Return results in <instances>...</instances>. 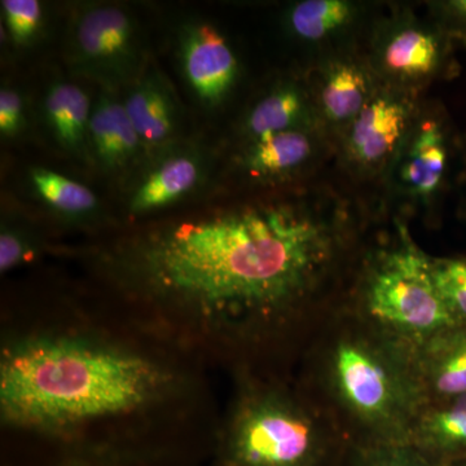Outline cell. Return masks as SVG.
Here are the masks:
<instances>
[{"label": "cell", "mask_w": 466, "mask_h": 466, "mask_svg": "<svg viewBox=\"0 0 466 466\" xmlns=\"http://www.w3.org/2000/svg\"><path fill=\"white\" fill-rule=\"evenodd\" d=\"M332 227L289 207H248L137 233L104 260L119 287L233 350L299 352L341 300L327 283Z\"/></svg>", "instance_id": "cell-1"}, {"label": "cell", "mask_w": 466, "mask_h": 466, "mask_svg": "<svg viewBox=\"0 0 466 466\" xmlns=\"http://www.w3.org/2000/svg\"><path fill=\"white\" fill-rule=\"evenodd\" d=\"M174 373L125 346L76 333L27 334L0 355V419L18 431L75 438L139 415L171 394Z\"/></svg>", "instance_id": "cell-2"}, {"label": "cell", "mask_w": 466, "mask_h": 466, "mask_svg": "<svg viewBox=\"0 0 466 466\" xmlns=\"http://www.w3.org/2000/svg\"><path fill=\"white\" fill-rule=\"evenodd\" d=\"M297 380L350 446L410 443L426 404L412 349L343 305L300 351Z\"/></svg>", "instance_id": "cell-3"}, {"label": "cell", "mask_w": 466, "mask_h": 466, "mask_svg": "<svg viewBox=\"0 0 466 466\" xmlns=\"http://www.w3.org/2000/svg\"><path fill=\"white\" fill-rule=\"evenodd\" d=\"M348 441L299 380L242 376L216 466H341Z\"/></svg>", "instance_id": "cell-4"}, {"label": "cell", "mask_w": 466, "mask_h": 466, "mask_svg": "<svg viewBox=\"0 0 466 466\" xmlns=\"http://www.w3.org/2000/svg\"><path fill=\"white\" fill-rule=\"evenodd\" d=\"M345 305L412 350L458 324L435 285L431 257L406 236L394 247L375 253Z\"/></svg>", "instance_id": "cell-5"}, {"label": "cell", "mask_w": 466, "mask_h": 466, "mask_svg": "<svg viewBox=\"0 0 466 466\" xmlns=\"http://www.w3.org/2000/svg\"><path fill=\"white\" fill-rule=\"evenodd\" d=\"M69 54L78 75L100 88L118 91L137 78L144 66L137 23L127 9L112 3L85 5L73 17Z\"/></svg>", "instance_id": "cell-6"}, {"label": "cell", "mask_w": 466, "mask_h": 466, "mask_svg": "<svg viewBox=\"0 0 466 466\" xmlns=\"http://www.w3.org/2000/svg\"><path fill=\"white\" fill-rule=\"evenodd\" d=\"M179 57L187 84L204 106H216L226 99L238 66L223 34L208 24H189L180 34Z\"/></svg>", "instance_id": "cell-7"}, {"label": "cell", "mask_w": 466, "mask_h": 466, "mask_svg": "<svg viewBox=\"0 0 466 466\" xmlns=\"http://www.w3.org/2000/svg\"><path fill=\"white\" fill-rule=\"evenodd\" d=\"M125 108L142 140L146 158H153L175 146L179 130V104L162 73L144 63L137 78L126 87Z\"/></svg>", "instance_id": "cell-8"}, {"label": "cell", "mask_w": 466, "mask_h": 466, "mask_svg": "<svg viewBox=\"0 0 466 466\" xmlns=\"http://www.w3.org/2000/svg\"><path fill=\"white\" fill-rule=\"evenodd\" d=\"M205 162L200 150L174 147L152 159L127 200L131 216H146L183 200L201 186Z\"/></svg>", "instance_id": "cell-9"}, {"label": "cell", "mask_w": 466, "mask_h": 466, "mask_svg": "<svg viewBox=\"0 0 466 466\" xmlns=\"http://www.w3.org/2000/svg\"><path fill=\"white\" fill-rule=\"evenodd\" d=\"M92 165L108 175L124 174L146 158L142 140L118 91L101 88L90 119Z\"/></svg>", "instance_id": "cell-10"}, {"label": "cell", "mask_w": 466, "mask_h": 466, "mask_svg": "<svg viewBox=\"0 0 466 466\" xmlns=\"http://www.w3.org/2000/svg\"><path fill=\"white\" fill-rule=\"evenodd\" d=\"M426 403L466 395V324H453L412 350Z\"/></svg>", "instance_id": "cell-11"}, {"label": "cell", "mask_w": 466, "mask_h": 466, "mask_svg": "<svg viewBox=\"0 0 466 466\" xmlns=\"http://www.w3.org/2000/svg\"><path fill=\"white\" fill-rule=\"evenodd\" d=\"M410 444L435 466L464 458L466 395L426 403L413 425Z\"/></svg>", "instance_id": "cell-12"}, {"label": "cell", "mask_w": 466, "mask_h": 466, "mask_svg": "<svg viewBox=\"0 0 466 466\" xmlns=\"http://www.w3.org/2000/svg\"><path fill=\"white\" fill-rule=\"evenodd\" d=\"M91 112L90 97L72 82H52L43 99V113L55 142L67 155L88 164H92Z\"/></svg>", "instance_id": "cell-13"}, {"label": "cell", "mask_w": 466, "mask_h": 466, "mask_svg": "<svg viewBox=\"0 0 466 466\" xmlns=\"http://www.w3.org/2000/svg\"><path fill=\"white\" fill-rule=\"evenodd\" d=\"M404 106L390 99L367 104L355 116L350 134V150L361 164H377L397 147L406 128Z\"/></svg>", "instance_id": "cell-14"}, {"label": "cell", "mask_w": 466, "mask_h": 466, "mask_svg": "<svg viewBox=\"0 0 466 466\" xmlns=\"http://www.w3.org/2000/svg\"><path fill=\"white\" fill-rule=\"evenodd\" d=\"M447 164L446 134L437 121H429L412 144L401 177L412 192L429 198L443 182Z\"/></svg>", "instance_id": "cell-15"}, {"label": "cell", "mask_w": 466, "mask_h": 466, "mask_svg": "<svg viewBox=\"0 0 466 466\" xmlns=\"http://www.w3.org/2000/svg\"><path fill=\"white\" fill-rule=\"evenodd\" d=\"M311 142L302 131H281L254 140L245 157L253 177H278L296 170L311 155Z\"/></svg>", "instance_id": "cell-16"}, {"label": "cell", "mask_w": 466, "mask_h": 466, "mask_svg": "<svg viewBox=\"0 0 466 466\" xmlns=\"http://www.w3.org/2000/svg\"><path fill=\"white\" fill-rule=\"evenodd\" d=\"M30 186L50 210L69 219H86L97 213L99 200L85 184L47 167H33Z\"/></svg>", "instance_id": "cell-17"}, {"label": "cell", "mask_w": 466, "mask_h": 466, "mask_svg": "<svg viewBox=\"0 0 466 466\" xmlns=\"http://www.w3.org/2000/svg\"><path fill=\"white\" fill-rule=\"evenodd\" d=\"M441 54L440 41L433 34L407 29L386 46L385 64L398 75L428 76L440 64Z\"/></svg>", "instance_id": "cell-18"}, {"label": "cell", "mask_w": 466, "mask_h": 466, "mask_svg": "<svg viewBox=\"0 0 466 466\" xmlns=\"http://www.w3.org/2000/svg\"><path fill=\"white\" fill-rule=\"evenodd\" d=\"M302 96L293 87H281L267 95L251 109L248 133L254 140L265 135L293 130L303 115Z\"/></svg>", "instance_id": "cell-19"}, {"label": "cell", "mask_w": 466, "mask_h": 466, "mask_svg": "<svg viewBox=\"0 0 466 466\" xmlns=\"http://www.w3.org/2000/svg\"><path fill=\"white\" fill-rule=\"evenodd\" d=\"M366 97V78L357 67L349 66H337L321 91L325 115L333 121L357 116L367 106Z\"/></svg>", "instance_id": "cell-20"}, {"label": "cell", "mask_w": 466, "mask_h": 466, "mask_svg": "<svg viewBox=\"0 0 466 466\" xmlns=\"http://www.w3.org/2000/svg\"><path fill=\"white\" fill-rule=\"evenodd\" d=\"M351 8L342 0H306L291 9V29L300 38L318 41L349 20Z\"/></svg>", "instance_id": "cell-21"}, {"label": "cell", "mask_w": 466, "mask_h": 466, "mask_svg": "<svg viewBox=\"0 0 466 466\" xmlns=\"http://www.w3.org/2000/svg\"><path fill=\"white\" fill-rule=\"evenodd\" d=\"M441 299L458 324H466V258H431Z\"/></svg>", "instance_id": "cell-22"}, {"label": "cell", "mask_w": 466, "mask_h": 466, "mask_svg": "<svg viewBox=\"0 0 466 466\" xmlns=\"http://www.w3.org/2000/svg\"><path fill=\"white\" fill-rule=\"evenodd\" d=\"M341 466H435L412 444L350 446Z\"/></svg>", "instance_id": "cell-23"}, {"label": "cell", "mask_w": 466, "mask_h": 466, "mask_svg": "<svg viewBox=\"0 0 466 466\" xmlns=\"http://www.w3.org/2000/svg\"><path fill=\"white\" fill-rule=\"evenodd\" d=\"M2 15L15 47L32 45L41 33L43 8L36 0H3Z\"/></svg>", "instance_id": "cell-24"}, {"label": "cell", "mask_w": 466, "mask_h": 466, "mask_svg": "<svg viewBox=\"0 0 466 466\" xmlns=\"http://www.w3.org/2000/svg\"><path fill=\"white\" fill-rule=\"evenodd\" d=\"M39 241L35 233L16 222H3L0 228V272L3 275L36 257Z\"/></svg>", "instance_id": "cell-25"}, {"label": "cell", "mask_w": 466, "mask_h": 466, "mask_svg": "<svg viewBox=\"0 0 466 466\" xmlns=\"http://www.w3.org/2000/svg\"><path fill=\"white\" fill-rule=\"evenodd\" d=\"M26 126L25 103L20 92L11 87L0 90V134L5 139L16 137Z\"/></svg>", "instance_id": "cell-26"}, {"label": "cell", "mask_w": 466, "mask_h": 466, "mask_svg": "<svg viewBox=\"0 0 466 466\" xmlns=\"http://www.w3.org/2000/svg\"><path fill=\"white\" fill-rule=\"evenodd\" d=\"M443 466H466V456H464V458L452 460V461L447 462V464Z\"/></svg>", "instance_id": "cell-27"}]
</instances>
